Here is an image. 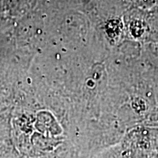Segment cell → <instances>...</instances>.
<instances>
[{
  "label": "cell",
  "mask_w": 158,
  "mask_h": 158,
  "mask_svg": "<svg viewBox=\"0 0 158 158\" xmlns=\"http://www.w3.org/2000/svg\"><path fill=\"white\" fill-rule=\"evenodd\" d=\"M31 143L36 152L42 153H48L57 147L59 144L51 141L48 138L40 135H34L31 138Z\"/></svg>",
  "instance_id": "cell-1"
}]
</instances>
